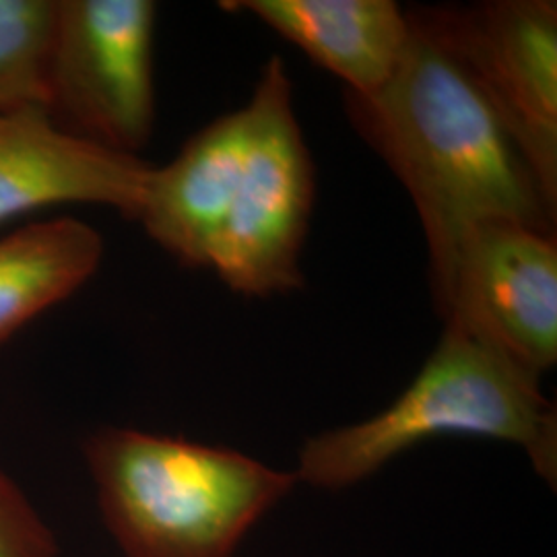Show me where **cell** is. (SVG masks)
Listing matches in <instances>:
<instances>
[{
  "mask_svg": "<svg viewBox=\"0 0 557 557\" xmlns=\"http://www.w3.org/2000/svg\"><path fill=\"white\" fill-rule=\"evenodd\" d=\"M85 460L124 557H234L298 483L232 448L131 428L94 434Z\"/></svg>",
  "mask_w": 557,
  "mask_h": 557,
  "instance_id": "3957f363",
  "label": "cell"
},
{
  "mask_svg": "<svg viewBox=\"0 0 557 557\" xmlns=\"http://www.w3.org/2000/svg\"><path fill=\"white\" fill-rule=\"evenodd\" d=\"M440 314L478 331L541 379L557 361L556 234L506 221L473 230Z\"/></svg>",
  "mask_w": 557,
  "mask_h": 557,
  "instance_id": "52a82bcc",
  "label": "cell"
},
{
  "mask_svg": "<svg viewBox=\"0 0 557 557\" xmlns=\"http://www.w3.org/2000/svg\"><path fill=\"white\" fill-rule=\"evenodd\" d=\"M153 165L64 131L46 106L0 110V223L52 205H101L137 220Z\"/></svg>",
  "mask_w": 557,
  "mask_h": 557,
  "instance_id": "ba28073f",
  "label": "cell"
},
{
  "mask_svg": "<svg viewBox=\"0 0 557 557\" xmlns=\"http://www.w3.org/2000/svg\"><path fill=\"white\" fill-rule=\"evenodd\" d=\"M407 11L411 38L395 77L370 96L345 91V110L416 205L442 312L473 230L506 221L556 234L557 200L423 11Z\"/></svg>",
  "mask_w": 557,
  "mask_h": 557,
  "instance_id": "6da1fadb",
  "label": "cell"
},
{
  "mask_svg": "<svg viewBox=\"0 0 557 557\" xmlns=\"http://www.w3.org/2000/svg\"><path fill=\"white\" fill-rule=\"evenodd\" d=\"M57 0H0V110L46 106Z\"/></svg>",
  "mask_w": 557,
  "mask_h": 557,
  "instance_id": "7c38bea8",
  "label": "cell"
},
{
  "mask_svg": "<svg viewBox=\"0 0 557 557\" xmlns=\"http://www.w3.org/2000/svg\"><path fill=\"white\" fill-rule=\"evenodd\" d=\"M421 11L467 66L545 193L557 200L556 2L487 0Z\"/></svg>",
  "mask_w": 557,
  "mask_h": 557,
  "instance_id": "8992f818",
  "label": "cell"
},
{
  "mask_svg": "<svg viewBox=\"0 0 557 557\" xmlns=\"http://www.w3.org/2000/svg\"><path fill=\"white\" fill-rule=\"evenodd\" d=\"M442 436L520 446L556 487V407L543 397L539 376L458 320H444L436 349L397 400L374 418L306 440L294 473L298 483L337 492Z\"/></svg>",
  "mask_w": 557,
  "mask_h": 557,
  "instance_id": "7a4b0ae2",
  "label": "cell"
},
{
  "mask_svg": "<svg viewBox=\"0 0 557 557\" xmlns=\"http://www.w3.org/2000/svg\"><path fill=\"white\" fill-rule=\"evenodd\" d=\"M100 232L75 218L25 225L0 239V345L96 275Z\"/></svg>",
  "mask_w": 557,
  "mask_h": 557,
  "instance_id": "8fae6325",
  "label": "cell"
},
{
  "mask_svg": "<svg viewBox=\"0 0 557 557\" xmlns=\"http://www.w3.org/2000/svg\"><path fill=\"white\" fill-rule=\"evenodd\" d=\"M57 541L21 492L20 485L0 471V557H57Z\"/></svg>",
  "mask_w": 557,
  "mask_h": 557,
  "instance_id": "4fadbf2b",
  "label": "cell"
},
{
  "mask_svg": "<svg viewBox=\"0 0 557 557\" xmlns=\"http://www.w3.org/2000/svg\"><path fill=\"white\" fill-rule=\"evenodd\" d=\"M151 0H57L46 108L64 131L137 156L156 126Z\"/></svg>",
  "mask_w": 557,
  "mask_h": 557,
  "instance_id": "5b68a950",
  "label": "cell"
},
{
  "mask_svg": "<svg viewBox=\"0 0 557 557\" xmlns=\"http://www.w3.org/2000/svg\"><path fill=\"white\" fill-rule=\"evenodd\" d=\"M285 62L273 57L244 106L248 140L227 215L213 239L209 269L236 294L269 298L304 287L301 252L317 195L310 149Z\"/></svg>",
  "mask_w": 557,
  "mask_h": 557,
  "instance_id": "277c9868",
  "label": "cell"
},
{
  "mask_svg": "<svg viewBox=\"0 0 557 557\" xmlns=\"http://www.w3.org/2000/svg\"><path fill=\"white\" fill-rule=\"evenodd\" d=\"M220 7L257 17L356 96L376 94L395 77L411 38L409 11L393 0H232Z\"/></svg>",
  "mask_w": 557,
  "mask_h": 557,
  "instance_id": "30bf717a",
  "label": "cell"
},
{
  "mask_svg": "<svg viewBox=\"0 0 557 557\" xmlns=\"http://www.w3.org/2000/svg\"><path fill=\"white\" fill-rule=\"evenodd\" d=\"M246 140L248 116L242 106L200 128L168 165L151 170L135 221L180 264H209L238 184Z\"/></svg>",
  "mask_w": 557,
  "mask_h": 557,
  "instance_id": "9c48e42d",
  "label": "cell"
}]
</instances>
